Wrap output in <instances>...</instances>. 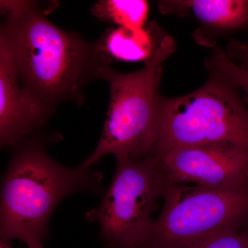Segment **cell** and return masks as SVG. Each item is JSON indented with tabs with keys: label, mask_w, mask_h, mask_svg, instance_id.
<instances>
[{
	"label": "cell",
	"mask_w": 248,
	"mask_h": 248,
	"mask_svg": "<svg viewBox=\"0 0 248 248\" xmlns=\"http://www.w3.org/2000/svg\"><path fill=\"white\" fill-rule=\"evenodd\" d=\"M164 199L148 248H185L248 218V190L170 184Z\"/></svg>",
	"instance_id": "6"
},
{
	"label": "cell",
	"mask_w": 248,
	"mask_h": 248,
	"mask_svg": "<svg viewBox=\"0 0 248 248\" xmlns=\"http://www.w3.org/2000/svg\"><path fill=\"white\" fill-rule=\"evenodd\" d=\"M159 5L164 14H190L217 29H237L248 22V1L245 0L163 1Z\"/></svg>",
	"instance_id": "10"
},
{
	"label": "cell",
	"mask_w": 248,
	"mask_h": 248,
	"mask_svg": "<svg viewBox=\"0 0 248 248\" xmlns=\"http://www.w3.org/2000/svg\"><path fill=\"white\" fill-rule=\"evenodd\" d=\"M228 56L232 60H236L239 66L248 70V43L234 40L228 47Z\"/></svg>",
	"instance_id": "14"
},
{
	"label": "cell",
	"mask_w": 248,
	"mask_h": 248,
	"mask_svg": "<svg viewBox=\"0 0 248 248\" xmlns=\"http://www.w3.org/2000/svg\"><path fill=\"white\" fill-rule=\"evenodd\" d=\"M185 248H248V229L230 228Z\"/></svg>",
	"instance_id": "13"
},
{
	"label": "cell",
	"mask_w": 248,
	"mask_h": 248,
	"mask_svg": "<svg viewBox=\"0 0 248 248\" xmlns=\"http://www.w3.org/2000/svg\"><path fill=\"white\" fill-rule=\"evenodd\" d=\"M0 8L5 17L0 40L11 50L23 86L53 109L63 102L84 104L86 86L111 63L97 41L57 27L46 17L53 7L1 1Z\"/></svg>",
	"instance_id": "1"
},
{
	"label": "cell",
	"mask_w": 248,
	"mask_h": 248,
	"mask_svg": "<svg viewBox=\"0 0 248 248\" xmlns=\"http://www.w3.org/2000/svg\"><path fill=\"white\" fill-rule=\"evenodd\" d=\"M208 63L215 75L242 91L243 99L248 108V70L239 66L220 49L215 50Z\"/></svg>",
	"instance_id": "12"
},
{
	"label": "cell",
	"mask_w": 248,
	"mask_h": 248,
	"mask_svg": "<svg viewBox=\"0 0 248 248\" xmlns=\"http://www.w3.org/2000/svg\"><path fill=\"white\" fill-rule=\"evenodd\" d=\"M159 27L151 22L141 28L108 29L97 41L110 62L148 61L154 55L163 36Z\"/></svg>",
	"instance_id": "9"
},
{
	"label": "cell",
	"mask_w": 248,
	"mask_h": 248,
	"mask_svg": "<svg viewBox=\"0 0 248 248\" xmlns=\"http://www.w3.org/2000/svg\"><path fill=\"white\" fill-rule=\"evenodd\" d=\"M0 248H13V247L10 244L9 241L1 240V243H0Z\"/></svg>",
	"instance_id": "16"
},
{
	"label": "cell",
	"mask_w": 248,
	"mask_h": 248,
	"mask_svg": "<svg viewBox=\"0 0 248 248\" xmlns=\"http://www.w3.org/2000/svg\"><path fill=\"white\" fill-rule=\"evenodd\" d=\"M148 11L144 0H101L91 9V14L99 20L126 28L145 27Z\"/></svg>",
	"instance_id": "11"
},
{
	"label": "cell",
	"mask_w": 248,
	"mask_h": 248,
	"mask_svg": "<svg viewBox=\"0 0 248 248\" xmlns=\"http://www.w3.org/2000/svg\"><path fill=\"white\" fill-rule=\"evenodd\" d=\"M29 248H44L43 242H39V241H35V242L30 243L28 244Z\"/></svg>",
	"instance_id": "15"
},
{
	"label": "cell",
	"mask_w": 248,
	"mask_h": 248,
	"mask_svg": "<svg viewBox=\"0 0 248 248\" xmlns=\"http://www.w3.org/2000/svg\"><path fill=\"white\" fill-rule=\"evenodd\" d=\"M55 112L23 86L11 50L0 40V143L16 148L47 124Z\"/></svg>",
	"instance_id": "8"
},
{
	"label": "cell",
	"mask_w": 248,
	"mask_h": 248,
	"mask_svg": "<svg viewBox=\"0 0 248 248\" xmlns=\"http://www.w3.org/2000/svg\"><path fill=\"white\" fill-rule=\"evenodd\" d=\"M49 140L28 139L16 147L1 184L0 235L27 245L43 242L50 218L65 197L81 192H103L102 173L83 163L68 168L45 149Z\"/></svg>",
	"instance_id": "2"
},
{
	"label": "cell",
	"mask_w": 248,
	"mask_h": 248,
	"mask_svg": "<svg viewBox=\"0 0 248 248\" xmlns=\"http://www.w3.org/2000/svg\"><path fill=\"white\" fill-rule=\"evenodd\" d=\"M237 91L217 76L190 94L162 97L153 156L205 145L232 146L248 153V108Z\"/></svg>",
	"instance_id": "4"
},
{
	"label": "cell",
	"mask_w": 248,
	"mask_h": 248,
	"mask_svg": "<svg viewBox=\"0 0 248 248\" xmlns=\"http://www.w3.org/2000/svg\"><path fill=\"white\" fill-rule=\"evenodd\" d=\"M170 184L248 190V153L224 145L174 148L156 157Z\"/></svg>",
	"instance_id": "7"
},
{
	"label": "cell",
	"mask_w": 248,
	"mask_h": 248,
	"mask_svg": "<svg viewBox=\"0 0 248 248\" xmlns=\"http://www.w3.org/2000/svg\"><path fill=\"white\" fill-rule=\"evenodd\" d=\"M174 42L164 35L156 51L141 69L133 73L101 70L110 91L107 120L97 147L84 162L91 168L107 155L141 160L153 156L159 133L162 97L159 86L162 63L174 53Z\"/></svg>",
	"instance_id": "3"
},
{
	"label": "cell",
	"mask_w": 248,
	"mask_h": 248,
	"mask_svg": "<svg viewBox=\"0 0 248 248\" xmlns=\"http://www.w3.org/2000/svg\"><path fill=\"white\" fill-rule=\"evenodd\" d=\"M116 159L110 187L86 219L99 226L108 248H148L155 223L152 214L170 183L156 156Z\"/></svg>",
	"instance_id": "5"
}]
</instances>
